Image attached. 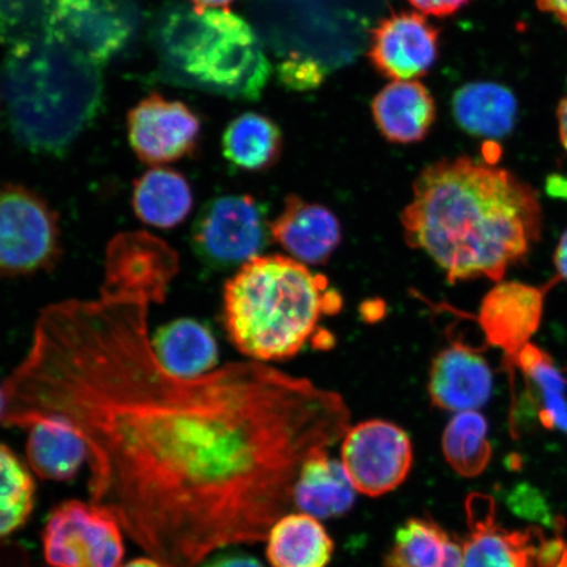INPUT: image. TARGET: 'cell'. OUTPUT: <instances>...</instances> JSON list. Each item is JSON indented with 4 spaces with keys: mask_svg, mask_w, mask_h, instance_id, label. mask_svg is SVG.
<instances>
[{
    "mask_svg": "<svg viewBox=\"0 0 567 567\" xmlns=\"http://www.w3.org/2000/svg\"><path fill=\"white\" fill-rule=\"evenodd\" d=\"M153 292L103 282L49 305L3 382L2 422H65L89 449L94 505L166 567L266 540L302 464L343 441L342 395L258 363L183 379L148 338Z\"/></svg>",
    "mask_w": 567,
    "mask_h": 567,
    "instance_id": "cell-1",
    "label": "cell"
},
{
    "mask_svg": "<svg viewBox=\"0 0 567 567\" xmlns=\"http://www.w3.org/2000/svg\"><path fill=\"white\" fill-rule=\"evenodd\" d=\"M406 244L443 269L446 280H502L540 239L543 212L534 188L492 163L442 159L414 183L401 213Z\"/></svg>",
    "mask_w": 567,
    "mask_h": 567,
    "instance_id": "cell-2",
    "label": "cell"
},
{
    "mask_svg": "<svg viewBox=\"0 0 567 567\" xmlns=\"http://www.w3.org/2000/svg\"><path fill=\"white\" fill-rule=\"evenodd\" d=\"M101 68L56 35L12 49L0 82L19 144L35 154L65 153L101 110Z\"/></svg>",
    "mask_w": 567,
    "mask_h": 567,
    "instance_id": "cell-3",
    "label": "cell"
},
{
    "mask_svg": "<svg viewBox=\"0 0 567 567\" xmlns=\"http://www.w3.org/2000/svg\"><path fill=\"white\" fill-rule=\"evenodd\" d=\"M342 307L328 278L282 255L247 261L224 289L225 329L233 344L258 363L296 357L321 319Z\"/></svg>",
    "mask_w": 567,
    "mask_h": 567,
    "instance_id": "cell-4",
    "label": "cell"
},
{
    "mask_svg": "<svg viewBox=\"0 0 567 567\" xmlns=\"http://www.w3.org/2000/svg\"><path fill=\"white\" fill-rule=\"evenodd\" d=\"M152 34L161 73L177 86L258 101L271 75L258 34L229 9L172 4Z\"/></svg>",
    "mask_w": 567,
    "mask_h": 567,
    "instance_id": "cell-5",
    "label": "cell"
},
{
    "mask_svg": "<svg viewBox=\"0 0 567 567\" xmlns=\"http://www.w3.org/2000/svg\"><path fill=\"white\" fill-rule=\"evenodd\" d=\"M61 251L60 218L51 205L20 184H0V276L49 271Z\"/></svg>",
    "mask_w": 567,
    "mask_h": 567,
    "instance_id": "cell-6",
    "label": "cell"
},
{
    "mask_svg": "<svg viewBox=\"0 0 567 567\" xmlns=\"http://www.w3.org/2000/svg\"><path fill=\"white\" fill-rule=\"evenodd\" d=\"M269 236L266 210L252 196L225 195L198 212L190 244L204 265L228 269L260 257Z\"/></svg>",
    "mask_w": 567,
    "mask_h": 567,
    "instance_id": "cell-7",
    "label": "cell"
},
{
    "mask_svg": "<svg viewBox=\"0 0 567 567\" xmlns=\"http://www.w3.org/2000/svg\"><path fill=\"white\" fill-rule=\"evenodd\" d=\"M42 545L51 567H120L125 555L116 517L81 501L63 502L53 509Z\"/></svg>",
    "mask_w": 567,
    "mask_h": 567,
    "instance_id": "cell-8",
    "label": "cell"
},
{
    "mask_svg": "<svg viewBox=\"0 0 567 567\" xmlns=\"http://www.w3.org/2000/svg\"><path fill=\"white\" fill-rule=\"evenodd\" d=\"M465 507L470 534L461 544V567H557L567 550L559 538L548 540L540 528L499 527L491 496L472 494Z\"/></svg>",
    "mask_w": 567,
    "mask_h": 567,
    "instance_id": "cell-9",
    "label": "cell"
},
{
    "mask_svg": "<svg viewBox=\"0 0 567 567\" xmlns=\"http://www.w3.org/2000/svg\"><path fill=\"white\" fill-rule=\"evenodd\" d=\"M413 460V443L408 432L392 422H361L343 437L340 463L354 491L368 496L385 495L401 486Z\"/></svg>",
    "mask_w": 567,
    "mask_h": 567,
    "instance_id": "cell-10",
    "label": "cell"
},
{
    "mask_svg": "<svg viewBox=\"0 0 567 567\" xmlns=\"http://www.w3.org/2000/svg\"><path fill=\"white\" fill-rule=\"evenodd\" d=\"M138 25L137 0H59L53 35L102 66L124 51Z\"/></svg>",
    "mask_w": 567,
    "mask_h": 567,
    "instance_id": "cell-11",
    "label": "cell"
},
{
    "mask_svg": "<svg viewBox=\"0 0 567 567\" xmlns=\"http://www.w3.org/2000/svg\"><path fill=\"white\" fill-rule=\"evenodd\" d=\"M127 140L145 165H168L196 152L202 122L187 104L152 94L127 113Z\"/></svg>",
    "mask_w": 567,
    "mask_h": 567,
    "instance_id": "cell-12",
    "label": "cell"
},
{
    "mask_svg": "<svg viewBox=\"0 0 567 567\" xmlns=\"http://www.w3.org/2000/svg\"><path fill=\"white\" fill-rule=\"evenodd\" d=\"M439 32L420 12L392 13L375 27L368 56L389 80L416 81L435 65Z\"/></svg>",
    "mask_w": 567,
    "mask_h": 567,
    "instance_id": "cell-13",
    "label": "cell"
},
{
    "mask_svg": "<svg viewBox=\"0 0 567 567\" xmlns=\"http://www.w3.org/2000/svg\"><path fill=\"white\" fill-rule=\"evenodd\" d=\"M545 290L527 284L501 282L482 301L478 323L486 342L505 351L509 364L542 323Z\"/></svg>",
    "mask_w": 567,
    "mask_h": 567,
    "instance_id": "cell-14",
    "label": "cell"
},
{
    "mask_svg": "<svg viewBox=\"0 0 567 567\" xmlns=\"http://www.w3.org/2000/svg\"><path fill=\"white\" fill-rule=\"evenodd\" d=\"M429 392L432 405L453 413L476 411L493 392L491 365L464 340H453L431 363Z\"/></svg>",
    "mask_w": 567,
    "mask_h": 567,
    "instance_id": "cell-15",
    "label": "cell"
},
{
    "mask_svg": "<svg viewBox=\"0 0 567 567\" xmlns=\"http://www.w3.org/2000/svg\"><path fill=\"white\" fill-rule=\"evenodd\" d=\"M276 244L305 266L326 265L342 240L338 217L321 204L289 195L284 209L269 224Z\"/></svg>",
    "mask_w": 567,
    "mask_h": 567,
    "instance_id": "cell-16",
    "label": "cell"
},
{
    "mask_svg": "<svg viewBox=\"0 0 567 567\" xmlns=\"http://www.w3.org/2000/svg\"><path fill=\"white\" fill-rule=\"evenodd\" d=\"M378 130L394 144H414L427 136L436 118L434 96L420 81H394L372 102Z\"/></svg>",
    "mask_w": 567,
    "mask_h": 567,
    "instance_id": "cell-17",
    "label": "cell"
},
{
    "mask_svg": "<svg viewBox=\"0 0 567 567\" xmlns=\"http://www.w3.org/2000/svg\"><path fill=\"white\" fill-rule=\"evenodd\" d=\"M354 493L342 463L322 451L302 464L293 488V502L303 514L318 520L332 519L350 512Z\"/></svg>",
    "mask_w": 567,
    "mask_h": 567,
    "instance_id": "cell-18",
    "label": "cell"
},
{
    "mask_svg": "<svg viewBox=\"0 0 567 567\" xmlns=\"http://www.w3.org/2000/svg\"><path fill=\"white\" fill-rule=\"evenodd\" d=\"M452 112L461 130L471 136L498 140L513 132L517 102L513 92L493 82H473L460 87Z\"/></svg>",
    "mask_w": 567,
    "mask_h": 567,
    "instance_id": "cell-19",
    "label": "cell"
},
{
    "mask_svg": "<svg viewBox=\"0 0 567 567\" xmlns=\"http://www.w3.org/2000/svg\"><path fill=\"white\" fill-rule=\"evenodd\" d=\"M28 430L27 457L39 477L69 481L89 461L87 444L65 422L52 416L40 417Z\"/></svg>",
    "mask_w": 567,
    "mask_h": 567,
    "instance_id": "cell-20",
    "label": "cell"
},
{
    "mask_svg": "<svg viewBox=\"0 0 567 567\" xmlns=\"http://www.w3.org/2000/svg\"><path fill=\"white\" fill-rule=\"evenodd\" d=\"M152 346L161 364L183 379H195L215 370L218 347L212 331L190 318L175 319L157 331Z\"/></svg>",
    "mask_w": 567,
    "mask_h": 567,
    "instance_id": "cell-21",
    "label": "cell"
},
{
    "mask_svg": "<svg viewBox=\"0 0 567 567\" xmlns=\"http://www.w3.org/2000/svg\"><path fill=\"white\" fill-rule=\"evenodd\" d=\"M267 559L272 567H328L334 542L316 517L281 516L268 532Z\"/></svg>",
    "mask_w": 567,
    "mask_h": 567,
    "instance_id": "cell-22",
    "label": "cell"
},
{
    "mask_svg": "<svg viewBox=\"0 0 567 567\" xmlns=\"http://www.w3.org/2000/svg\"><path fill=\"white\" fill-rule=\"evenodd\" d=\"M132 204L142 223L173 229L186 221L194 208L187 177L172 168L154 167L134 182Z\"/></svg>",
    "mask_w": 567,
    "mask_h": 567,
    "instance_id": "cell-23",
    "label": "cell"
},
{
    "mask_svg": "<svg viewBox=\"0 0 567 567\" xmlns=\"http://www.w3.org/2000/svg\"><path fill=\"white\" fill-rule=\"evenodd\" d=\"M463 545L435 522L413 517L396 529L386 567H461Z\"/></svg>",
    "mask_w": 567,
    "mask_h": 567,
    "instance_id": "cell-24",
    "label": "cell"
},
{
    "mask_svg": "<svg viewBox=\"0 0 567 567\" xmlns=\"http://www.w3.org/2000/svg\"><path fill=\"white\" fill-rule=\"evenodd\" d=\"M282 134L271 118L246 112L234 118L223 136V153L234 167L264 172L279 159Z\"/></svg>",
    "mask_w": 567,
    "mask_h": 567,
    "instance_id": "cell-25",
    "label": "cell"
},
{
    "mask_svg": "<svg viewBox=\"0 0 567 567\" xmlns=\"http://www.w3.org/2000/svg\"><path fill=\"white\" fill-rule=\"evenodd\" d=\"M487 422L478 411H461L443 434V455L460 476L473 478L484 473L493 457Z\"/></svg>",
    "mask_w": 567,
    "mask_h": 567,
    "instance_id": "cell-26",
    "label": "cell"
},
{
    "mask_svg": "<svg viewBox=\"0 0 567 567\" xmlns=\"http://www.w3.org/2000/svg\"><path fill=\"white\" fill-rule=\"evenodd\" d=\"M34 498L30 471L9 446L0 443V537L13 534L30 520Z\"/></svg>",
    "mask_w": 567,
    "mask_h": 567,
    "instance_id": "cell-27",
    "label": "cell"
},
{
    "mask_svg": "<svg viewBox=\"0 0 567 567\" xmlns=\"http://www.w3.org/2000/svg\"><path fill=\"white\" fill-rule=\"evenodd\" d=\"M59 0H0V42L12 49L51 38Z\"/></svg>",
    "mask_w": 567,
    "mask_h": 567,
    "instance_id": "cell-28",
    "label": "cell"
},
{
    "mask_svg": "<svg viewBox=\"0 0 567 567\" xmlns=\"http://www.w3.org/2000/svg\"><path fill=\"white\" fill-rule=\"evenodd\" d=\"M278 75L282 86L296 91L313 90L324 81V70L316 61L295 55L280 63Z\"/></svg>",
    "mask_w": 567,
    "mask_h": 567,
    "instance_id": "cell-29",
    "label": "cell"
},
{
    "mask_svg": "<svg viewBox=\"0 0 567 567\" xmlns=\"http://www.w3.org/2000/svg\"><path fill=\"white\" fill-rule=\"evenodd\" d=\"M470 2L471 0H409L415 10L436 18L451 17Z\"/></svg>",
    "mask_w": 567,
    "mask_h": 567,
    "instance_id": "cell-30",
    "label": "cell"
},
{
    "mask_svg": "<svg viewBox=\"0 0 567 567\" xmlns=\"http://www.w3.org/2000/svg\"><path fill=\"white\" fill-rule=\"evenodd\" d=\"M198 567H265L257 558L245 553H225L213 558H208Z\"/></svg>",
    "mask_w": 567,
    "mask_h": 567,
    "instance_id": "cell-31",
    "label": "cell"
},
{
    "mask_svg": "<svg viewBox=\"0 0 567 567\" xmlns=\"http://www.w3.org/2000/svg\"><path fill=\"white\" fill-rule=\"evenodd\" d=\"M537 7L558 20L567 30V0H537Z\"/></svg>",
    "mask_w": 567,
    "mask_h": 567,
    "instance_id": "cell-32",
    "label": "cell"
},
{
    "mask_svg": "<svg viewBox=\"0 0 567 567\" xmlns=\"http://www.w3.org/2000/svg\"><path fill=\"white\" fill-rule=\"evenodd\" d=\"M555 264L559 278L567 281V230L564 233L561 239H559L555 255Z\"/></svg>",
    "mask_w": 567,
    "mask_h": 567,
    "instance_id": "cell-33",
    "label": "cell"
},
{
    "mask_svg": "<svg viewBox=\"0 0 567 567\" xmlns=\"http://www.w3.org/2000/svg\"><path fill=\"white\" fill-rule=\"evenodd\" d=\"M559 141L567 153V96L563 99L557 110Z\"/></svg>",
    "mask_w": 567,
    "mask_h": 567,
    "instance_id": "cell-34",
    "label": "cell"
},
{
    "mask_svg": "<svg viewBox=\"0 0 567 567\" xmlns=\"http://www.w3.org/2000/svg\"><path fill=\"white\" fill-rule=\"evenodd\" d=\"M190 4L198 10L228 9V6L236 0H189Z\"/></svg>",
    "mask_w": 567,
    "mask_h": 567,
    "instance_id": "cell-35",
    "label": "cell"
},
{
    "mask_svg": "<svg viewBox=\"0 0 567 567\" xmlns=\"http://www.w3.org/2000/svg\"><path fill=\"white\" fill-rule=\"evenodd\" d=\"M123 567H166L163 566L157 559L154 558H137L133 559V561L127 563Z\"/></svg>",
    "mask_w": 567,
    "mask_h": 567,
    "instance_id": "cell-36",
    "label": "cell"
},
{
    "mask_svg": "<svg viewBox=\"0 0 567 567\" xmlns=\"http://www.w3.org/2000/svg\"><path fill=\"white\" fill-rule=\"evenodd\" d=\"M557 567H567V550L565 551V555L561 558V561H559Z\"/></svg>",
    "mask_w": 567,
    "mask_h": 567,
    "instance_id": "cell-37",
    "label": "cell"
}]
</instances>
